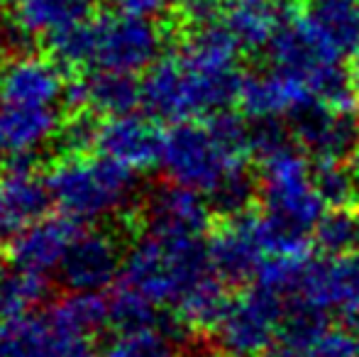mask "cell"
<instances>
[{
	"label": "cell",
	"instance_id": "6da1fadb",
	"mask_svg": "<svg viewBox=\"0 0 359 357\" xmlns=\"http://www.w3.org/2000/svg\"><path fill=\"white\" fill-rule=\"evenodd\" d=\"M257 233L266 257L308 255L325 203L313 186V164L296 142L259 159Z\"/></svg>",
	"mask_w": 359,
	"mask_h": 357
},
{
	"label": "cell",
	"instance_id": "7a4b0ae2",
	"mask_svg": "<svg viewBox=\"0 0 359 357\" xmlns=\"http://www.w3.org/2000/svg\"><path fill=\"white\" fill-rule=\"evenodd\" d=\"M208 274H213L208 238L144 233L125 255L118 284L142 294L159 309H174Z\"/></svg>",
	"mask_w": 359,
	"mask_h": 357
},
{
	"label": "cell",
	"instance_id": "3957f363",
	"mask_svg": "<svg viewBox=\"0 0 359 357\" xmlns=\"http://www.w3.org/2000/svg\"><path fill=\"white\" fill-rule=\"evenodd\" d=\"M59 213L76 223H93L125 210L140 189L137 172L105 154H64L47 174Z\"/></svg>",
	"mask_w": 359,
	"mask_h": 357
},
{
	"label": "cell",
	"instance_id": "277c9868",
	"mask_svg": "<svg viewBox=\"0 0 359 357\" xmlns=\"http://www.w3.org/2000/svg\"><path fill=\"white\" fill-rule=\"evenodd\" d=\"M266 62L274 72L298 81L318 100L340 108H355V83L350 69L342 67L335 54L301 15L284 18L274 39L266 47Z\"/></svg>",
	"mask_w": 359,
	"mask_h": 357
},
{
	"label": "cell",
	"instance_id": "5b68a950",
	"mask_svg": "<svg viewBox=\"0 0 359 357\" xmlns=\"http://www.w3.org/2000/svg\"><path fill=\"white\" fill-rule=\"evenodd\" d=\"M156 167L169 184L208 198L235 169L247 167V162L222 147L205 120H184L161 133Z\"/></svg>",
	"mask_w": 359,
	"mask_h": 357
},
{
	"label": "cell",
	"instance_id": "8992f818",
	"mask_svg": "<svg viewBox=\"0 0 359 357\" xmlns=\"http://www.w3.org/2000/svg\"><path fill=\"white\" fill-rule=\"evenodd\" d=\"M288 309L316 311L327 318H347L359 311V252L342 257L301 255L284 296V311Z\"/></svg>",
	"mask_w": 359,
	"mask_h": 357
},
{
	"label": "cell",
	"instance_id": "52a82bcc",
	"mask_svg": "<svg viewBox=\"0 0 359 357\" xmlns=\"http://www.w3.org/2000/svg\"><path fill=\"white\" fill-rule=\"evenodd\" d=\"M95 27V49L93 64L95 69H110V72L142 74L149 72L166 49V32L154 18L133 15L118 10V13L100 15L93 20Z\"/></svg>",
	"mask_w": 359,
	"mask_h": 357
},
{
	"label": "cell",
	"instance_id": "ba28073f",
	"mask_svg": "<svg viewBox=\"0 0 359 357\" xmlns=\"http://www.w3.org/2000/svg\"><path fill=\"white\" fill-rule=\"evenodd\" d=\"M284 323V301L271 291L252 284L230 306L215 325L217 353L225 357H259L274 345Z\"/></svg>",
	"mask_w": 359,
	"mask_h": 357
},
{
	"label": "cell",
	"instance_id": "9c48e42d",
	"mask_svg": "<svg viewBox=\"0 0 359 357\" xmlns=\"http://www.w3.org/2000/svg\"><path fill=\"white\" fill-rule=\"evenodd\" d=\"M291 137L313 162L359 157V115L355 108H340L325 100H308L288 115Z\"/></svg>",
	"mask_w": 359,
	"mask_h": 357
},
{
	"label": "cell",
	"instance_id": "30bf717a",
	"mask_svg": "<svg viewBox=\"0 0 359 357\" xmlns=\"http://www.w3.org/2000/svg\"><path fill=\"white\" fill-rule=\"evenodd\" d=\"M125 255L108 230H79L57 274L69 291H103L120 279Z\"/></svg>",
	"mask_w": 359,
	"mask_h": 357
},
{
	"label": "cell",
	"instance_id": "8fae6325",
	"mask_svg": "<svg viewBox=\"0 0 359 357\" xmlns=\"http://www.w3.org/2000/svg\"><path fill=\"white\" fill-rule=\"evenodd\" d=\"M208 252L213 271L227 286H250L266 260L257 233V213L222 220L208 238Z\"/></svg>",
	"mask_w": 359,
	"mask_h": 357
},
{
	"label": "cell",
	"instance_id": "7c38bea8",
	"mask_svg": "<svg viewBox=\"0 0 359 357\" xmlns=\"http://www.w3.org/2000/svg\"><path fill=\"white\" fill-rule=\"evenodd\" d=\"M52 203L47 177H39L34 169V154L10 157L0 174V233H20L44 218Z\"/></svg>",
	"mask_w": 359,
	"mask_h": 357
},
{
	"label": "cell",
	"instance_id": "4fadbf2b",
	"mask_svg": "<svg viewBox=\"0 0 359 357\" xmlns=\"http://www.w3.org/2000/svg\"><path fill=\"white\" fill-rule=\"evenodd\" d=\"M69 76L52 57L18 54L0 67V105L54 108L64 100Z\"/></svg>",
	"mask_w": 359,
	"mask_h": 357
},
{
	"label": "cell",
	"instance_id": "5bb4252c",
	"mask_svg": "<svg viewBox=\"0 0 359 357\" xmlns=\"http://www.w3.org/2000/svg\"><path fill=\"white\" fill-rule=\"evenodd\" d=\"M79 225L81 223L59 213L44 215L20 233L10 235V243L5 248V257H8L10 267L37 271V274L59 269L64 255L79 235Z\"/></svg>",
	"mask_w": 359,
	"mask_h": 357
},
{
	"label": "cell",
	"instance_id": "9a60e30c",
	"mask_svg": "<svg viewBox=\"0 0 359 357\" xmlns=\"http://www.w3.org/2000/svg\"><path fill=\"white\" fill-rule=\"evenodd\" d=\"M140 215H142L144 233L205 238L213 210H210L205 196L191 189L166 184L147 196Z\"/></svg>",
	"mask_w": 359,
	"mask_h": 357
},
{
	"label": "cell",
	"instance_id": "2e32d148",
	"mask_svg": "<svg viewBox=\"0 0 359 357\" xmlns=\"http://www.w3.org/2000/svg\"><path fill=\"white\" fill-rule=\"evenodd\" d=\"M161 133L154 130V120L140 113L115 115L100 123L95 152L135 169L144 172L159 164Z\"/></svg>",
	"mask_w": 359,
	"mask_h": 357
},
{
	"label": "cell",
	"instance_id": "e0dca14e",
	"mask_svg": "<svg viewBox=\"0 0 359 357\" xmlns=\"http://www.w3.org/2000/svg\"><path fill=\"white\" fill-rule=\"evenodd\" d=\"M313 98L316 95L308 88L269 67L242 76L237 105L247 120H288V115Z\"/></svg>",
	"mask_w": 359,
	"mask_h": 357
},
{
	"label": "cell",
	"instance_id": "ac0fdd59",
	"mask_svg": "<svg viewBox=\"0 0 359 357\" xmlns=\"http://www.w3.org/2000/svg\"><path fill=\"white\" fill-rule=\"evenodd\" d=\"M98 0H8L10 25L25 37H52L76 25L90 22Z\"/></svg>",
	"mask_w": 359,
	"mask_h": 357
},
{
	"label": "cell",
	"instance_id": "d6986e66",
	"mask_svg": "<svg viewBox=\"0 0 359 357\" xmlns=\"http://www.w3.org/2000/svg\"><path fill=\"white\" fill-rule=\"evenodd\" d=\"M59 128L62 118L54 108L0 105V152L10 157L34 154L59 135Z\"/></svg>",
	"mask_w": 359,
	"mask_h": 357
},
{
	"label": "cell",
	"instance_id": "ffe728a7",
	"mask_svg": "<svg viewBox=\"0 0 359 357\" xmlns=\"http://www.w3.org/2000/svg\"><path fill=\"white\" fill-rule=\"evenodd\" d=\"M301 18L342 59L359 47V0H303Z\"/></svg>",
	"mask_w": 359,
	"mask_h": 357
},
{
	"label": "cell",
	"instance_id": "44dd1931",
	"mask_svg": "<svg viewBox=\"0 0 359 357\" xmlns=\"http://www.w3.org/2000/svg\"><path fill=\"white\" fill-rule=\"evenodd\" d=\"M47 321L62 340H90L110 323V299L100 291H69L49 306Z\"/></svg>",
	"mask_w": 359,
	"mask_h": 357
},
{
	"label": "cell",
	"instance_id": "7402d4cb",
	"mask_svg": "<svg viewBox=\"0 0 359 357\" xmlns=\"http://www.w3.org/2000/svg\"><path fill=\"white\" fill-rule=\"evenodd\" d=\"M86 86V110H93L100 118L128 115L142 108V81L135 74L95 69L83 79Z\"/></svg>",
	"mask_w": 359,
	"mask_h": 357
},
{
	"label": "cell",
	"instance_id": "603a6c76",
	"mask_svg": "<svg viewBox=\"0 0 359 357\" xmlns=\"http://www.w3.org/2000/svg\"><path fill=\"white\" fill-rule=\"evenodd\" d=\"M284 15L271 0H235L225 13V25L242 52H266Z\"/></svg>",
	"mask_w": 359,
	"mask_h": 357
},
{
	"label": "cell",
	"instance_id": "cb8c5ba5",
	"mask_svg": "<svg viewBox=\"0 0 359 357\" xmlns=\"http://www.w3.org/2000/svg\"><path fill=\"white\" fill-rule=\"evenodd\" d=\"M230 286L215 274H208L203 281L194 286L179 304L174 306V318L181 323L186 333L205 335L213 333L215 325L220 323L222 314L230 306L232 296L227 294Z\"/></svg>",
	"mask_w": 359,
	"mask_h": 357
},
{
	"label": "cell",
	"instance_id": "d4e9b609",
	"mask_svg": "<svg viewBox=\"0 0 359 357\" xmlns=\"http://www.w3.org/2000/svg\"><path fill=\"white\" fill-rule=\"evenodd\" d=\"M59 343L47 316H25L0 325V357H54Z\"/></svg>",
	"mask_w": 359,
	"mask_h": 357
},
{
	"label": "cell",
	"instance_id": "484cf974",
	"mask_svg": "<svg viewBox=\"0 0 359 357\" xmlns=\"http://www.w3.org/2000/svg\"><path fill=\"white\" fill-rule=\"evenodd\" d=\"M49 296V281L44 274L10 267L0 271V321H18L32 316V311Z\"/></svg>",
	"mask_w": 359,
	"mask_h": 357
},
{
	"label": "cell",
	"instance_id": "4316f807",
	"mask_svg": "<svg viewBox=\"0 0 359 357\" xmlns=\"http://www.w3.org/2000/svg\"><path fill=\"white\" fill-rule=\"evenodd\" d=\"M313 186L325 208H359V157L313 162Z\"/></svg>",
	"mask_w": 359,
	"mask_h": 357
},
{
	"label": "cell",
	"instance_id": "83f0119b",
	"mask_svg": "<svg viewBox=\"0 0 359 357\" xmlns=\"http://www.w3.org/2000/svg\"><path fill=\"white\" fill-rule=\"evenodd\" d=\"M186 330L174 318V325L166 321L161 328L133 330V333H118L108 343L103 357H184L179 338Z\"/></svg>",
	"mask_w": 359,
	"mask_h": 357
},
{
	"label": "cell",
	"instance_id": "f1b7e54d",
	"mask_svg": "<svg viewBox=\"0 0 359 357\" xmlns=\"http://www.w3.org/2000/svg\"><path fill=\"white\" fill-rule=\"evenodd\" d=\"M313 245L327 257L359 252V208H327L313 230Z\"/></svg>",
	"mask_w": 359,
	"mask_h": 357
},
{
	"label": "cell",
	"instance_id": "f546056e",
	"mask_svg": "<svg viewBox=\"0 0 359 357\" xmlns=\"http://www.w3.org/2000/svg\"><path fill=\"white\" fill-rule=\"evenodd\" d=\"M166 321L161 316L159 306L144 299L142 294L118 284V289L110 296V325L118 328V333H133V330L161 328Z\"/></svg>",
	"mask_w": 359,
	"mask_h": 357
},
{
	"label": "cell",
	"instance_id": "4dcf8cb0",
	"mask_svg": "<svg viewBox=\"0 0 359 357\" xmlns=\"http://www.w3.org/2000/svg\"><path fill=\"white\" fill-rule=\"evenodd\" d=\"M100 115L93 110H74L67 113L59 128V142L64 154H88L98 144L100 133Z\"/></svg>",
	"mask_w": 359,
	"mask_h": 357
},
{
	"label": "cell",
	"instance_id": "1f68e13d",
	"mask_svg": "<svg viewBox=\"0 0 359 357\" xmlns=\"http://www.w3.org/2000/svg\"><path fill=\"white\" fill-rule=\"evenodd\" d=\"M303 357H359V335L347 325H325L306 348Z\"/></svg>",
	"mask_w": 359,
	"mask_h": 357
},
{
	"label": "cell",
	"instance_id": "d6a6232c",
	"mask_svg": "<svg viewBox=\"0 0 359 357\" xmlns=\"http://www.w3.org/2000/svg\"><path fill=\"white\" fill-rule=\"evenodd\" d=\"M186 0H115L118 10L133 15H144V18H159L169 10H179Z\"/></svg>",
	"mask_w": 359,
	"mask_h": 357
},
{
	"label": "cell",
	"instance_id": "836d02e7",
	"mask_svg": "<svg viewBox=\"0 0 359 357\" xmlns=\"http://www.w3.org/2000/svg\"><path fill=\"white\" fill-rule=\"evenodd\" d=\"M54 357H98L88 340H62Z\"/></svg>",
	"mask_w": 359,
	"mask_h": 357
},
{
	"label": "cell",
	"instance_id": "e575fe53",
	"mask_svg": "<svg viewBox=\"0 0 359 357\" xmlns=\"http://www.w3.org/2000/svg\"><path fill=\"white\" fill-rule=\"evenodd\" d=\"M259 357H303V353L298 348H293V345L284 343V340H279V343H274L269 350H264Z\"/></svg>",
	"mask_w": 359,
	"mask_h": 357
},
{
	"label": "cell",
	"instance_id": "d590c367",
	"mask_svg": "<svg viewBox=\"0 0 359 357\" xmlns=\"http://www.w3.org/2000/svg\"><path fill=\"white\" fill-rule=\"evenodd\" d=\"M345 325H347V328H352V330H355V333L359 335V311H355V314L347 316V318H345Z\"/></svg>",
	"mask_w": 359,
	"mask_h": 357
},
{
	"label": "cell",
	"instance_id": "8d00e7d4",
	"mask_svg": "<svg viewBox=\"0 0 359 357\" xmlns=\"http://www.w3.org/2000/svg\"><path fill=\"white\" fill-rule=\"evenodd\" d=\"M5 34H8V27H5L3 20H0V52L5 49Z\"/></svg>",
	"mask_w": 359,
	"mask_h": 357
},
{
	"label": "cell",
	"instance_id": "74e56055",
	"mask_svg": "<svg viewBox=\"0 0 359 357\" xmlns=\"http://www.w3.org/2000/svg\"><path fill=\"white\" fill-rule=\"evenodd\" d=\"M5 255V250H3V233H0V257Z\"/></svg>",
	"mask_w": 359,
	"mask_h": 357
},
{
	"label": "cell",
	"instance_id": "f35d334b",
	"mask_svg": "<svg viewBox=\"0 0 359 357\" xmlns=\"http://www.w3.org/2000/svg\"><path fill=\"white\" fill-rule=\"evenodd\" d=\"M203 357H225L222 353H213V355H203Z\"/></svg>",
	"mask_w": 359,
	"mask_h": 357
},
{
	"label": "cell",
	"instance_id": "ab89813d",
	"mask_svg": "<svg viewBox=\"0 0 359 357\" xmlns=\"http://www.w3.org/2000/svg\"><path fill=\"white\" fill-rule=\"evenodd\" d=\"M230 3H235V0H230ZM271 3H274V0H271Z\"/></svg>",
	"mask_w": 359,
	"mask_h": 357
}]
</instances>
